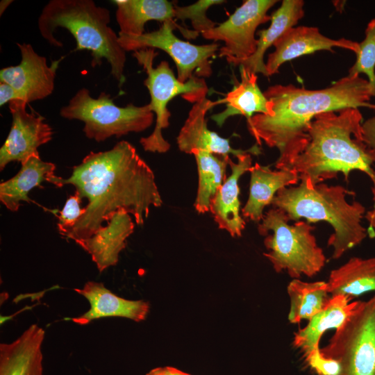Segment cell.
<instances>
[{
    "mask_svg": "<svg viewBox=\"0 0 375 375\" xmlns=\"http://www.w3.org/2000/svg\"><path fill=\"white\" fill-rule=\"evenodd\" d=\"M60 115L67 119L84 122L85 135L98 142L112 136L119 138L131 132H142L152 125L155 115L149 104L117 106L109 94L103 92L95 99L85 88L76 92L69 103L60 109Z\"/></svg>",
    "mask_w": 375,
    "mask_h": 375,
    "instance_id": "52a82bcc",
    "label": "cell"
},
{
    "mask_svg": "<svg viewBox=\"0 0 375 375\" xmlns=\"http://www.w3.org/2000/svg\"><path fill=\"white\" fill-rule=\"evenodd\" d=\"M362 115L358 108H346L317 115L308 129V142L290 169L299 178L312 184L344 174L346 181L353 170L367 174L373 183L375 197V151L364 142Z\"/></svg>",
    "mask_w": 375,
    "mask_h": 375,
    "instance_id": "3957f363",
    "label": "cell"
},
{
    "mask_svg": "<svg viewBox=\"0 0 375 375\" xmlns=\"http://www.w3.org/2000/svg\"><path fill=\"white\" fill-rule=\"evenodd\" d=\"M251 173L249 195L242 209L244 217L253 222L262 221L263 209L272 203L277 192L285 187L297 184L299 174L292 169L272 170L269 166L256 163Z\"/></svg>",
    "mask_w": 375,
    "mask_h": 375,
    "instance_id": "ffe728a7",
    "label": "cell"
},
{
    "mask_svg": "<svg viewBox=\"0 0 375 375\" xmlns=\"http://www.w3.org/2000/svg\"><path fill=\"white\" fill-rule=\"evenodd\" d=\"M356 60L349 69V76H357L365 74L375 92V18L367 24L365 38L358 43Z\"/></svg>",
    "mask_w": 375,
    "mask_h": 375,
    "instance_id": "f1b7e54d",
    "label": "cell"
},
{
    "mask_svg": "<svg viewBox=\"0 0 375 375\" xmlns=\"http://www.w3.org/2000/svg\"><path fill=\"white\" fill-rule=\"evenodd\" d=\"M304 1L302 0H283L281 6L271 15V24L258 32L257 48L249 58L239 61L234 65L242 67L247 72L268 76L264 55L266 51L288 29L297 24L304 16Z\"/></svg>",
    "mask_w": 375,
    "mask_h": 375,
    "instance_id": "7402d4cb",
    "label": "cell"
},
{
    "mask_svg": "<svg viewBox=\"0 0 375 375\" xmlns=\"http://www.w3.org/2000/svg\"><path fill=\"white\" fill-rule=\"evenodd\" d=\"M27 103L15 99L8 103L12 121L9 133L0 149V170L10 162L21 163L39 154L38 148L52 139L53 130L37 112L26 110Z\"/></svg>",
    "mask_w": 375,
    "mask_h": 375,
    "instance_id": "7c38bea8",
    "label": "cell"
},
{
    "mask_svg": "<svg viewBox=\"0 0 375 375\" xmlns=\"http://www.w3.org/2000/svg\"><path fill=\"white\" fill-rule=\"evenodd\" d=\"M198 169L199 183L197 197L194 202L195 210L200 214L210 211L211 200L218 189L226 180V166L229 156H222L203 151H194Z\"/></svg>",
    "mask_w": 375,
    "mask_h": 375,
    "instance_id": "83f0119b",
    "label": "cell"
},
{
    "mask_svg": "<svg viewBox=\"0 0 375 375\" xmlns=\"http://www.w3.org/2000/svg\"><path fill=\"white\" fill-rule=\"evenodd\" d=\"M320 351L339 363V375H375V296L358 301Z\"/></svg>",
    "mask_w": 375,
    "mask_h": 375,
    "instance_id": "9c48e42d",
    "label": "cell"
},
{
    "mask_svg": "<svg viewBox=\"0 0 375 375\" xmlns=\"http://www.w3.org/2000/svg\"><path fill=\"white\" fill-rule=\"evenodd\" d=\"M362 134L364 142L375 151V115L362 123Z\"/></svg>",
    "mask_w": 375,
    "mask_h": 375,
    "instance_id": "d6a6232c",
    "label": "cell"
},
{
    "mask_svg": "<svg viewBox=\"0 0 375 375\" xmlns=\"http://www.w3.org/2000/svg\"><path fill=\"white\" fill-rule=\"evenodd\" d=\"M240 82L235 85L225 97L215 101L216 105L224 103L226 109L213 115L211 119L221 127L226 120L235 115H243L247 119L254 115H271L272 104L257 83L256 74L240 67Z\"/></svg>",
    "mask_w": 375,
    "mask_h": 375,
    "instance_id": "44dd1931",
    "label": "cell"
},
{
    "mask_svg": "<svg viewBox=\"0 0 375 375\" xmlns=\"http://www.w3.org/2000/svg\"><path fill=\"white\" fill-rule=\"evenodd\" d=\"M44 331L31 325L10 344H0V375H43L41 346Z\"/></svg>",
    "mask_w": 375,
    "mask_h": 375,
    "instance_id": "d6986e66",
    "label": "cell"
},
{
    "mask_svg": "<svg viewBox=\"0 0 375 375\" xmlns=\"http://www.w3.org/2000/svg\"><path fill=\"white\" fill-rule=\"evenodd\" d=\"M304 357L307 365L317 375H339V363L333 359L325 357L320 348L314 349Z\"/></svg>",
    "mask_w": 375,
    "mask_h": 375,
    "instance_id": "1f68e13d",
    "label": "cell"
},
{
    "mask_svg": "<svg viewBox=\"0 0 375 375\" xmlns=\"http://www.w3.org/2000/svg\"><path fill=\"white\" fill-rule=\"evenodd\" d=\"M106 222L91 237L75 242L91 256L100 272L117 263L119 253L134 231L130 214L123 209L114 213Z\"/></svg>",
    "mask_w": 375,
    "mask_h": 375,
    "instance_id": "2e32d148",
    "label": "cell"
},
{
    "mask_svg": "<svg viewBox=\"0 0 375 375\" xmlns=\"http://www.w3.org/2000/svg\"><path fill=\"white\" fill-rule=\"evenodd\" d=\"M21 165L15 176L0 184V201L12 212L18 210L22 201H31L28 196L31 190L40 187L44 181L51 183L56 176L55 164L42 160L39 154L30 156Z\"/></svg>",
    "mask_w": 375,
    "mask_h": 375,
    "instance_id": "cb8c5ba5",
    "label": "cell"
},
{
    "mask_svg": "<svg viewBox=\"0 0 375 375\" xmlns=\"http://www.w3.org/2000/svg\"><path fill=\"white\" fill-rule=\"evenodd\" d=\"M275 51L268 55L265 63L268 76L278 72L285 62L320 50L334 52L333 47L351 50L356 53L358 42L345 38L331 39L322 35L317 27L299 26L286 31L274 44Z\"/></svg>",
    "mask_w": 375,
    "mask_h": 375,
    "instance_id": "5bb4252c",
    "label": "cell"
},
{
    "mask_svg": "<svg viewBox=\"0 0 375 375\" xmlns=\"http://www.w3.org/2000/svg\"><path fill=\"white\" fill-rule=\"evenodd\" d=\"M276 0H246L235 12L217 26L201 33L206 40L223 41L219 56L234 65L251 57L256 51L258 39L255 33L258 26L271 20L268 10Z\"/></svg>",
    "mask_w": 375,
    "mask_h": 375,
    "instance_id": "8fae6325",
    "label": "cell"
},
{
    "mask_svg": "<svg viewBox=\"0 0 375 375\" xmlns=\"http://www.w3.org/2000/svg\"><path fill=\"white\" fill-rule=\"evenodd\" d=\"M287 292L290 299L288 320L292 324L310 319L331 298L325 281L304 282L293 278L287 287Z\"/></svg>",
    "mask_w": 375,
    "mask_h": 375,
    "instance_id": "4316f807",
    "label": "cell"
},
{
    "mask_svg": "<svg viewBox=\"0 0 375 375\" xmlns=\"http://www.w3.org/2000/svg\"><path fill=\"white\" fill-rule=\"evenodd\" d=\"M299 180L297 187L280 189L271 204L283 210L289 220L305 218L308 222H328L334 231L327 242L333 248V259L360 244L367 233L361 224L365 208L358 201H347L346 197L354 192L342 185H315L308 178Z\"/></svg>",
    "mask_w": 375,
    "mask_h": 375,
    "instance_id": "277c9868",
    "label": "cell"
},
{
    "mask_svg": "<svg viewBox=\"0 0 375 375\" xmlns=\"http://www.w3.org/2000/svg\"><path fill=\"white\" fill-rule=\"evenodd\" d=\"M74 290L90 304L88 312L72 319L78 324L85 325L94 319L106 317H124L139 322L146 319L149 311L147 301L118 297L101 283L88 281L83 288Z\"/></svg>",
    "mask_w": 375,
    "mask_h": 375,
    "instance_id": "e0dca14e",
    "label": "cell"
},
{
    "mask_svg": "<svg viewBox=\"0 0 375 375\" xmlns=\"http://www.w3.org/2000/svg\"><path fill=\"white\" fill-rule=\"evenodd\" d=\"M215 106V101L206 97L193 104L176 138L179 150L188 154L203 151L222 156L232 154L237 157L245 153L260 154V149L256 144L246 150L235 149L230 145L228 139L222 138L208 128L206 115Z\"/></svg>",
    "mask_w": 375,
    "mask_h": 375,
    "instance_id": "9a60e30c",
    "label": "cell"
},
{
    "mask_svg": "<svg viewBox=\"0 0 375 375\" xmlns=\"http://www.w3.org/2000/svg\"><path fill=\"white\" fill-rule=\"evenodd\" d=\"M224 0H199L187 6H174V19H190L194 31L203 33L215 26V23L206 16V10L212 6L222 4Z\"/></svg>",
    "mask_w": 375,
    "mask_h": 375,
    "instance_id": "f546056e",
    "label": "cell"
},
{
    "mask_svg": "<svg viewBox=\"0 0 375 375\" xmlns=\"http://www.w3.org/2000/svg\"><path fill=\"white\" fill-rule=\"evenodd\" d=\"M326 284L332 296L343 295L351 299L375 291V257L351 258L331 272Z\"/></svg>",
    "mask_w": 375,
    "mask_h": 375,
    "instance_id": "484cf974",
    "label": "cell"
},
{
    "mask_svg": "<svg viewBox=\"0 0 375 375\" xmlns=\"http://www.w3.org/2000/svg\"><path fill=\"white\" fill-rule=\"evenodd\" d=\"M178 28L185 37L195 38L199 33L179 26L174 20L162 23L158 30L140 35L119 32L118 40L125 51L159 49L167 53L174 62L177 78L185 83L193 76L209 77L212 74L211 61L218 50V44L195 45L177 38L173 33Z\"/></svg>",
    "mask_w": 375,
    "mask_h": 375,
    "instance_id": "30bf717a",
    "label": "cell"
},
{
    "mask_svg": "<svg viewBox=\"0 0 375 375\" xmlns=\"http://www.w3.org/2000/svg\"><path fill=\"white\" fill-rule=\"evenodd\" d=\"M21 61L0 70V82L10 85L27 103L43 99L54 90V81L62 58L48 65L47 58L35 51L31 44L17 43Z\"/></svg>",
    "mask_w": 375,
    "mask_h": 375,
    "instance_id": "4fadbf2b",
    "label": "cell"
},
{
    "mask_svg": "<svg viewBox=\"0 0 375 375\" xmlns=\"http://www.w3.org/2000/svg\"><path fill=\"white\" fill-rule=\"evenodd\" d=\"M12 2V1H2L1 2V15L2 14V12L5 10V9L8 6V5Z\"/></svg>",
    "mask_w": 375,
    "mask_h": 375,
    "instance_id": "8d00e7d4",
    "label": "cell"
},
{
    "mask_svg": "<svg viewBox=\"0 0 375 375\" xmlns=\"http://www.w3.org/2000/svg\"><path fill=\"white\" fill-rule=\"evenodd\" d=\"M286 214L281 209L269 210L258 224L260 235L265 236L268 250L263 255L276 272L283 271L293 278L302 275L312 277L324 267L326 257L312 231L315 227L304 221L289 224Z\"/></svg>",
    "mask_w": 375,
    "mask_h": 375,
    "instance_id": "8992f818",
    "label": "cell"
},
{
    "mask_svg": "<svg viewBox=\"0 0 375 375\" xmlns=\"http://www.w3.org/2000/svg\"><path fill=\"white\" fill-rule=\"evenodd\" d=\"M110 22L109 10L97 6L92 0H51L39 17L38 28L42 37L56 47H62V43L55 38V31L58 27L67 29L76 40L74 51H90L92 67L100 66L106 59L121 88L126 81V51Z\"/></svg>",
    "mask_w": 375,
    "mask_h": 375,
    "instance_id": "5b68a950",
    "label": "cell"
},
{
    "mask_svg": "<svg viewBox=\"0 0 375 375\" xmlns=\"http://www.w3.org/2000/svg\"><path fill=\"white\" fill-rule=\"evenodd\" d=\"M264 92L272 104V115L256 114L247 119V128L257 144L264 142L276 148L277 169H290L308 142V129L319 114L346 108L366 107L375 92L368 80L347 76L321 90H307L294 85H274Z\"/></svg>",
    "mask_w": 375,
    "mask_h": 375,
    "instance_id": "7a4b0ae2",
    "label": "cell"
},
{
    "mask_svg": "<svg viewBox=\"0 0 375 375\" xmlns=\"http://www.w3.org/2000/svg\"><path fill=\"white\" fill-rule=\"evenodd\" d=\"M237 162L228 159L231 175L224 181L211 200L210 211L221 229L226 230L232 237H240L245 222L240 215L239 178L252 167L251 153L236 157Z\"/></svg>",
    "mask_w": 375,
    "mask_h": 375,
    "instance_id": "ac0fdd59",
    "label": "cell"
},
{
    "mask_svg": "<svg viewBox=\"0 0 375 375\" xmlns=\"http://www.w3.org/2000/svg\"><path fill=\"white\" fill-rule=\"evenodd\" d=\"M343 296H331L323 309L315 315L308 324L294 333L292 345L299 349L303 356L319 349V340L328 330L338 328L350 315L358 301Z\"/></svg>",
    "mask_w": 375,
    "mask_h": 375,
    "instance_id": "603a6c76",
    "label": "cell"
},
{
    "mask_svg": "<svg viewBox=\"0 0 375 375\" xmlns=\"http://www.w3.org/2000/svg\"><path fill=\"white\" fill-rule=\"evenodd\" d=\"M146 375H190L177 368L166 366L158 367L150 370Z\"/></svg>",
    "mask_w": 375,
    "mask_h": 375,
    "instance_id": "e575fe53",
    "label": "cell"
},
{
    "mask_svg": "<svg viewBox=\"0 0 375 375\" xmlns=\"http://www.w3.org/2000/svg\"><path fill=\"white\" fill-rule=\"evenodd\" d=\"M82 197L78 192L70 196L58 216L59 233L67 238L79 219L85 215V208H81Z\"/></svg>",
    "mask_w": 375,
    "mask_h": 375,
    "instance_id": "4dcf8cb0",
    "label": "cell"
},
{
    "mask_svg": "<svg viewBox=\"0 0 375 375\" xmlns=\"http://www.w3.org/2000/svg\"><path fill=\"white\" fill-rule=\"evenodd\" d=\"M158 53L153 49L135 51L133 56L145 70L147 77L144 81L149 90L151 111L156 115V124L153 132L147 137L140 138V143L146 151L163 153L170 149V144L164 139L162 130L169 125L171 113L167 104L176 96L181 95L190 103H195L208 92L205 80L196 76L183 83L175 76L168 62L161 61L153 67V60Z\"/></svg>",
    "mask_w": 375,
    "mask_h": 375,
    "instance_id": "ba28073f",
    "label": "cell"
},
{
    "mask_svg": "<svg viewBox=\"0 0 375 375\" xmlns=\"http://www.w3.org/2000/svg\"><path fill=\"white\" fill-rule=\"evenodd\" d=\"M373 199L375 203V198ZM365 217L369 224L368 233L371 238H375V208L367 211L365 215Z\"/></svg>",
    "mask_w": 375,
    "mask_h": 375,
    "instance_id": "d590c367",
    "label": "cell"
},
{
    "mask_svg": "<svg viewBox=\"0 0 375 375\" xmlns=\"http://www.w3.org/2000/svg\"><path fill=\"white\" fill-rule=\"evenodd\" d=\"M51 183L57 188L72 185L88 200L85 215L67 237L75 242L91 237L120 209L143 225L151 206L162 203L153 171L125 140L108 151L90 152L68 178L56 176Z\"/></svg>",
    "mask_w": 375,
    "mask_h": 375,
    "instance_id": "6da1fadb",
    "label": "cell"
},
{
    "mask_svg": "<svg viewBox=\"0 0 375 375\" xmlns=\"http://www.w3.org/2000/svg\"><path fill=\"white\" fill-rule=\"evenodd\" d=\"M116 20L119 33L140 35L149 21L162 23L174 19V3L167 0H115Z\"/></svg>",
    "mask_w": 375,
    "mask_h": 375,
    "instance_id": "d4e9b609",
    "label": "cell"
},
{
    "mask_svg": "<svg viewBox=\"0 0 375 375\" xmlns=\"http://www.w3.org/2000/svg\"><path fill=\"white\" fill-rule=\"evenodd\" d=\"M15 99L22 100L19 93L10 85L0 82V106H3L6 103Z\"/></svg>",
    "mask_w": 375,
    "mask_h": 375,
    "instance_id": "836d02e7",
    "label": "cell"
}]
</instances>
